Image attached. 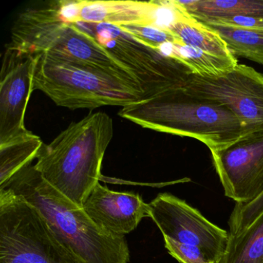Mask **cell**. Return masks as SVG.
I'll return each instance as SVG.
<instances>
[{
  "instance_id": "4",
  "label": "cell",
  "mask_w": 263,
  "mask_h": 263,
  "mask_svg": "<svg viewBox=\"0 0 263 263\" xmlns=\"http://www.w3.org/2000/svg\"><path fill=\"white\" fill-rule=\"evenodd\" d=\"M36 55L33 90L44 92L60 107L70 110L124 107L145 98L141 87L124 80L44 53Z\"/></svg>"
},
{
  "instance_id": "10",
  "label": "cell",
  "mask_w": 263,
  "mask_h": 263,
  "mask_svg": "<svg viewBox=\"0 0 263 263\" xmlns=\"http://www.w3.org/2000/svg\"><path fill=\"white\" fill-rule=\"evenodd\" d=\"M36 63V54L6 46L0 73V144L30 132L25 127V115Z\"/></svg>"
},
{
  "instance_id": "8",
  "label": "cell",
  "mask_w": 263,
  "mask_h": 263,
  "mask_svg": "<svg viewBox=\"0 0 263 263\" xmlns=\"http://www.w3.org/2000/svg\"><path fill=\"white\" fill-rule=\"evenodd\" d=\"M149 216L164 239L198 246L221 261L229 232L211 222L198 209L170 193H160L148 204Z\"/></svg>"
},
{
  "instance_id": "17",
  "label": "cell",
  "mask_w": 263,
  "mask_h": 263,
  "mask_svg": "<svg viewBox=\"0 0 263 263\" xmlns=\"http://www.w3.org/2000/svg\"><path fill=\"white\" fill-rule=\"evenodd\" d=\"M202 24L222 38L235 58H245L263 65V28H240Z\"/></svg>"
},
{
  "instance_id": "13",
  "label": "cell",
  "mask_w": 263,
  "mask_h": 263,
  "mask_svg": "<svg viewBox=\"0 0 263 263\" xmlns=\"http://www.w3.org/2000/svg\"><path fill=\"white\" fill-rule=\"evenodd\" d=\"M179 3L198 21L235 16L263 20V0H179Z\"/></svg>"
},
{
  "instance_id": "11",
  "label": "cell",
  "mask_w": 263,
  "mask_h": 263,
  "mask_svg": "<svg viewBox=\"0 0 263 263\" xmlns=\"http://www.w3.org/2000/svg\"><path fill=\"white\" fill-rule=\"evenodd\" d=\"M90 219L102 230L115 235L130 233L149 217L148 204L135 192L110 190L98 183L83 205Z\"/></svg>"
},
{
  "instance_id": "20",
  "label": "cell",
  "mask_w": 263,
  "mask_h": 263,
  "mask_svg": "<svg viewBox=\"0 0 263 263\" xmlns=\"http://www.w3.org/2000/svg\"><path fill=\"white\" fill-rule=\"evenodd\" d=\"M262 212L263 193L249 204H235L229 217V234H239L247 229Z\"/></svg>"
},
{
  "instance_id": "3",
  "label": "cell",
  "mask_w": 263,
  "mask_h": 263,
  "mask_svg": "<svg viewBox=\"0 0 263 263\" xmlns=\"http://www.w3.org/2000/svg\"><path fill=\"white\" fill-rule=\"evenodd\" d=\"M113 135V120L108 115L90 113L70 124L50 144H44L35 167L50 185L83 208L101 179L103 159Z\"/></svg>"
},
{
  "instance_id": "12",
  "label": "cell",
  "mask_w": 263,
  "mask_h": 263,
  "mask_svg": "<svg viewBox=\"0 0 263 263\" xmlns=\"http://www.w3.org/2000/svg\"><path fill=\"white\" fill-rule=\"evenodd\" d=\"M155 9V1L81 0L79 22L153 27Z\"/></svg>"
},
{
  "instance_id": "14",
  "label": "cell",
  "mask_w": 263,
  "mask_h": 263,
  "mask_svg": "<svg viewBox=\"0 0 263 263\" xmlns=\"http://www.w3.org/2000/svg\"><path fill=\"white\" fill-rule=\"evenodd\" d=\"M170 30L186 46L215 56L235 57L218 33L195 19L187 11L171 27Z\"/></svg>"
},
{
  "instance_id": "19",
  "label": "cell",
  "mask_w": 263,
  "mask_h": 263,
  "mask_svg": "<svg viewBox=\"0 0 263 263\" xmlns=\"http://www.w3.org/2000/svg\"><path fill=\"white\" fill-rule=\"evenodd\" d=\"M118 27L140 44L160 53L161 49L167 44H183L181 40L172 30H164L152 26L129 25Z\"/></svg>"
},
{
  "instance_id": "2",
  "label": "cell",
  "mask_w": 263,
  "mask_h": 263,
  "mask_svg": "<svg viewBox=\"0 0 263 263\" xmlns=\"http://www.w3.org/2000/svg\"><path fill=\"white\" fill-rule=\"evenodd\" d=\"M118 115L144 128L198 140L210 152L249 134L229 108L184 87L135 101L122 107Z\"/></svg>"
},
{
  "instance_id": "18",
  "label": "cell",
  "mask_w": 263,
  "mask_h": 263,
  "mask_svg": "<svg viewBox=\"0 0 263 263\" xmlns=\"http://www.w3.org/2000/svg\"><path fill=\"white\" fill-rule=\"evenodd\" d=\"M170 58H175L189 67L193 74L201 77H219L238 65L235 57L222 58L186 46L173 45Z\"/></svg>"
},
{
  "instance_id": "7",
  "label": "cell",
  "mask_w": 263,
  "mask_h": 263,
  "mask_svg": "<svg viewBox=\"0 0 263 263\" xmlns=\"http://www.w3.org/2000/svg\"><path fill=\"white\" fill-rule=\"evenodd\" d=\"M184 88L229 108L248 133L263 130V74L245 64L219 77L192 74Z\"/></svg>"
},
{
  "instance_id": "9",
  "label": "cell",
  "mask_w": 263,
  "mask_h": 263,
  "mask_svg": "<svg viewBox=\"0 0 263 263\" xmlns=\"http://www.w3.org/2000/svg\"><path fill=\"white\" fill-rule=\"evenodd\" d=\"M211 153L226 197L245 204L263 193V130Z\"/></svg>"
},
{
  "instance_id": "6",
  "label": "cell",
  "mask_w": 263,
  "mask_h": 263,
  "mask_svg": "<svg viewBox=\"0 0 263 263\" xmlns=\"http://www.w3.org/2000/svg\"><path fill=\"white\" fill-rule=\"evenodd\" d=\"M73 24L136 74L145 92L144 98L184 87L192 73L178 60L140 44L118 26L105 23Z\"/></svg>"
},
{
  "instance_id": "21",
  "label": "cell",
  "mask_w": 263,
  "mask_h": 263,
  "mask_svg": "<svg viewBox=\"0 0 263 263\" xmlns=\"http://www.w3.org/2000/svg\"><path fill=\"white\" fill-rule=\"evenodd\" d=\"M164 240L168 253L180 263H219L198 246Z\"/></svg>"
},
{
  "instance_id": "5",
  "label": "cell",
  "mask_w": 263,
  "mask_h": 263,
  "mask_svg": "<svg viewBox=\"0 0 263 263\" xmlns=\"http://www.w3.org/2000/svg\"><path fill=\"white\" fill-rule=\"evenodd\" d=\"M0 263H85L24 198L0 189Z\"/></svg>"
},
{
  "instance_id": "15",
  "label": "cell",
  "mask_w": 263,
  "mask_h": 263,
  "mask_svg": "<svg viewBox=\"0 0 263 263\" xmlns=\"http://www.w3.org/2000/svg\"><path fill=\"white\" fill-rule=\"evenodd\" d=\"M43 145L44 142L41 138L31 132L0 144V185L5 184L13 175L36 159Z\"/></svg>"
},
{
  "instance_id": "1",
  "label": "cell",
  "mask_w": 263,
  "mask_h": 263,
  "mask_svg": "<svg viewBox=\"0 0 263 263\" xmlns=\"http://www.w3.org/2000/svg\"><path fill=\"white\" fill-rule=\"evenodd\" d=\"M0 189L34 206L57 238L85 263H128L125 236L98 227L83 208L50 185L33 164L18 172Z\"/></svg>"
},
{
  "instance_id": "16",
  "label": "cell",
  "mask_w": 263,
  "mask_h": 263,
  "mask_svg": "<svg viewBox=\"0 0 263 263\" xmlns=\"http://www.w3.org/2000/svg\"><path fill=\"white\" fill-rule=\"evenodd\" d=\"M219 263H263V212L238 235H229Z\"/></svg>"
}]
</instances>
